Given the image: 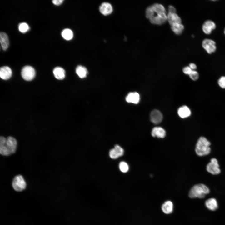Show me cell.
<instances>
[{"instance_id": "cell-3", "label": "cell", "mask_w": 225, "mask_h": 225, "mask_svg": "<svg viewBox=\"0 0 225 225\" xmlns=\"http://www.w3.org/2000/svg\"><path fill=\"white\" fill-rule=\"evenodd\" d=\"M209 192V189L206 185L203 184H198L195 185L191 188L188 195L189 197L192 198H203Z\"/></svg>"}, {"instance_id": "cell-35", "label": "cell", "mask_w": 225, "mask_h": 225, "mask_svg": "<svg viewBox=\"0 0 225 225\" xmlns=\"http://www.w3.org/2000/svg\"><path fill=\"white\" fill-rule=\"evenodd\" d=\"M224 35H225V29H224Z\"/></svg>"}, {"instance_id": "cell-1", "label": "cell", "mask_w": 225, "mask_h": 225, "mask_svg": "<svg viewBox=\"0 0 225 225\" xmlns=\"http://www.w3.org/2000/svg\"><path fill=\"white\" fill-rule=\"evenodd\" d=\"M17 145L16 139L12 136L6 138H0V153L3 156H8L15 152Z\"/></svg>"}, {"instance_id": "cell-5", "label": "cell", "mask_w": 225, "mask_h": 225, "mask_svg": "<svg viewBox=\"0 0 225 225\" xmlns=\"http://www.w3.org/2000/svg\"><path fill=\"white\" fill-rule=\"evenodd\" d=\"M202 45L203 48L209 54L214 52L216 50L215 42L212 39L206 38L203 40Z\"/></svg>"}, {"instance_id": "cell-18", "label": "cell", "mask_w": 225, "mask_h": 225, "mask_svg": "<svg viewBox=\"0 0 225 225\" xmlns=\"http://www.w3.org/2000/svg\"><path fill=\"white\" fill-rule=\"evenodd\" d=\"M0 42L2 49L6 50L8 47L9 41L8 36L5 33L3 32H0Z\"/></svg>"}, {"instance_id": "cell-6", "label": "cell", "mask_w": 225, "mask_h": 225, "mask_svg": "<svg viewBox=\"0 0 225 225\" xmlns=\"http://www.w3.org/2000/svg\"><path fill=\"white\" fill-rule=\"evenodd\" d=\"M21 75L25 80L31 81L34 78L35 76V71L32 67L30 66H26L22 68Z\"/></svg>"}, {"instance_id": "cell-27", "label": "cell", "mask_w": 225, "mask_h": 225, "mask_svg": "<svg viewBox=\"0 0 225 225\" xmlns=\"http://www.w3.org/2000/svg\"><path fill=\"white\" fill-rule=\"evenodd\" d=\"M120 170L122 172L126 173L129 170V166L128 164L125 162L122 161L120 162L119 165Z\"/></svg>"}, {"instance_id": "cell-32", "label": "cell", "mask_w": 225, "mask_h": 225, "mask_svg": "<svg viewBox=\"0 0 225 225\" xmlns=\"http://www.w3.org/2000/svg\"><path fill=\"white\" fill-rule=\"evenodd\" d=\"M168 12L176 13L175 8L173 6L170 5L168 6Z\"/></svg>"}, {"instance_id": "cell-34", "label": "cell", "mask_w": 225, "mask_h": 225, "mask_svg": "<svg viewBox=\"0 0 225 225\" xmlns=\"http://www.w3.org/2000/svg\"><path fill=\"white\" fill-rule=\"evenodd\" d=\"M189 66L192 70H195L197 68L196 65L193 63H190Z\"/></svg>"}, {"instance_id": "cell-4", "label": "cell", "mask_w": 225, "mask_h": 225, "mask_svg": "<svg viewBox=\"0 0 225 225\" xmlns=\"http://www.w3.org/2000/svg\"><path fill=\"white\" fill-rule=\"evenodd\" d=\"M12 185L15 190L20 192L25 188L26 184L23 177L21 175H18L13 178Z\"/></svg>"}, {"instance_id": "cell-17", "label": "cell", "mask_w": 225, "mask_h": 225, "mask_svg": "<svg viewBox=\"0 0 225 225\" xmlns=\"http://www.w3.org/2000/svg\"><path fill=\"white\" fill-rule=\"evenodd\" d=\"M151 134L153 137L163 138L166 135V132L164 129L161 127H154L151 132Z\"/></svg>"}, {"instance_id": "cell-30", "label": "cell", "mask_w": 225, "mask_h": 225, "mask_svg": "<svg viewBox=\"0 0 225 225\" xmlns=\"http://www.w3.org/2000/svg\"><path fill=\"white\" fill-rule=\"evenodd\" d=\"M218 83L221 88L225 89V76H223L220 77L218 80Z\"/></svg>"}, {"instance_id": "cell-24", "label": "cell", "mask_w": 225, "mask_h": 225, "mask_svg": "<svg viewBox=\"0 0 225 225\" xmlns=\"http://www.w3.org/2000/svg\"><path fill=\"white\" fill-rule=\"evenodd\" d=\"M152 6L154 12V15L156 14L166 13L165 8L163 5L156 3Z\"/></svg>"}, {"instance_id": "cell-8", "label": "cell", "mask_w": 225, "mask_h": 225, "mask_svg": "<svg viewBox=\"0 0 225 225\" xmlns=\"http://www.w3.org/2000/svg\"><path fill=\"white\" fill-rule=\"evenodd\" d=\"M149 20L150 22L153 24L161 25L167 20V15L166 13L156 14Z\"/></svg>"}, {"instance_id": "cell-29", "label": "cell", "mask_w": 225, "mask_h": 225, "mask_svg": "<svg viewBox=\"0 0 225 225\" xmlns=\"http://www.w3.org/2000/svg\"><path fill=\"white\" fill-rule=\"evenodd\" d=\"M190 78L192 80L196 81L198 79L199 77L198 73L196 70H192L189 75Z\"/></svg>"}, {"instance_id": "cell-28", "label": "cell", "mask_w": 225, "mask_h": 225, "mask_svg": "<svg viewBox=\"0 0 225 225\" xmlns=\"http://www.w3.org/2000/svg\"><path fill=\"white\" fill-rule=\"evenodd\" d=\"M29 29L28 25L25 22L21 23L19 25V30L22 32H26L29 30Z\"/></svg>"}, {"instance_id": "cell-21", "label": "cell", "mask_w": 225, "mask_h": 225, "mask_svg": "<svg viewBox=\"0 0 225 225\" xmlns=\"http://www.w3.org/2000/svg\"><path fill=\"white\" fill-rule=\"evenodd\" d=\"M53 73L55 77L59 80H62L65 77V72L64 70L60 67H56L53 70Z\"/></svg>"}, {"instance_id": "cell-33", "label": "cell", "mask_w": 225, "mask_h": 225, "mask_svg": "<svg viewBox=\"0 0 225 225\" xmlns=\"http://www.w3.org/2000/svg\"><path fill=\"white\" fill-rule=\"evenodd\" d=\"M63 1V0H54L52 1V2L54 5H61Z\"/></svg>"}, {"instance_id": "cell-25", "label": "cell", "mask_w": 225, "mask_h": 225, "mask_svg": "<svg viewBox=\"0 0 225 225\" xmlns=\"http://www.w3.org/2000/svg\"><path fill=\"white\" fill-rule=\"evenodd\" d=\"M61 35L63 38L67 40L72 39L73 37L72 31L68 28H66L63 30L62 32Z\"/></svg>"}, {"instance_id": "cell-9", "label": "cell", "mask_w": 225, "mask_h": 225, "mask_svg": "<svg viewBox=\"0 0 225 225\" xmlns=\"http://www.w3.org/2000/svg\"><path fill=\"white\" fill-rule=\"evenodd\" d=\"M216 28L215 23L212 21L208 20L203 23L202 26L203 32L206 34H210Z\"/></svg>"}, {"instance_id": "cell-2", "label": "cell", "mask_w": 225, "mask_h": 225, "mask_svg": "<svg viewBox=\"0 0 225 225\" xmlns=\"http://www.w3.org/2000/svg\"><path fill=\"white\" fill-rule=\"evenodd\" d=\"M210 142L205 137H200L196 145L195 151L196 154L200 156L208 154L210 152Z\"/></svg>"}, {"instance_id": "cell-19", "label": "cell", "mask_w": 225, "mask_h": 225, "mask_svg": "<svg viewBox=\"0 0 225 225\" xmlns=\"http://www.w3.org/2000/svg\"><path fill=\"white\" fill-rule=\"evenodd\" d=\"M205 204L207 208L211 210H216L218 208V202L214 198H210L207 200Z\"/></svg>"}, {"instance_id": "cell-26", "label": "cell", "mask_w": 225, "mask_h": 225, "mask_svg": "<svg viewBox=\"0 0 225 225\" xmlns=\"http://www.w3.org/2000/svg\"><path fill=\"white\" fill-rule=\"evenodd\" d=\"M154 12L152 5L149 6L146 9L145 11L146 17L149 19L154 16Z\"/></svg>"}, {"instance_id": "cell-31", "label": "cell", "mask_w": 225, "mask_h": 225, "mask_svg": "<svg viewBox=\"0 0 225 225\" xmlns=\"http://www.w3.org/2000/svg\"><path fill=\"white\" fill-rule=\"evenodd\" d=\"M192 71V70L189 66L185 67L183 68L182 69L183 72L184 73L188 75L191 73Z\"/></svg>"}, {"instance_id": "cell-13", "label": "cell", "mask_w": 225, "mask_h": 225, "mask_svg": "<svg viewBox=\"0 0 225 225\" xmlns=\"http://www.w3.org/2000/svg\"><path fill=\"white\" fill-rule=\"evenodd\" d=\"M140 100V95L138 92H130L126 98V100L127 102L135 104L139 103Z\"/></svg>"}, {"instance_id": "cell-14", "label": "cell", "mask_w": 225, "mask_h": 225, "mask_svg": "<svg viewBox=\"0 0 225 225\" xmlns=\"http://www.w3.org/2000/svg\"><path fill=\"white\" fill-rule=\"evenodd\" d=\"M12 74V71L9 67L4 66L1 68L0 76L2 79L4 80L9 79L11 78Z\"/></svg>"}, {"instance_id": "cell-23", "label": "cell", "mask_w": 225, "mask_h": 225, "mask_svg": "<svg viewBox=\"0 0 225 225\" xmlns=\"http://www.w3.org/2000/svg\"><path fill=\"white\" fill-rule=\"evenodd\" d=\"M173 32L176 34L179 35L182 34L184 29V26L182 23H176L171 26Z\"/></svg>"}, {"instance_id": "cell-22", "label": "cell", "mask_w": 225, "mask_h": 225, "mask_svg": "<svg viewBox=\"0 0 225 225\" xmlns=\"http://www.w3.org/2000/svg\"><path fill=\"white\" fill-rule=\"evenodd\" d=\"M76 72L78 76L82 78H85L88 72L86 68L82 65H79L77 67Z\"/></svg>"}, {"instance_id": "cell-15", "label": "cell", "mask_w": 225, "mask_h": 225, "mask_svg": "<svg viewBox=\"0 0 225 225\" xmlns=\"http://www.w3.org/2000/svg\"><path fill=\"white\" fill-rule=\"evenodd\" d=\"M167 17V20L171 26L176 23H181V18L176 13L168 12Z\"/></svg>"}, {"instance_id": "cell-7", "label": "cell", "mask_w": 225, "mask_h": 225, "mask_svg": "<svg viewBox=\"0 0 225 225\" xmlns=\"http://www.w3.org/2000/svg\"><path fill=\"white\" fill-rule=\"evenodd\" d=\"M206 169L208 172L212 174H219L221 170L217 159L214 158L211 159L210 162L207 165Z\"/></svg>"}, {"instance_id": "cell-11", "label": "cell", "mask_w": 225, "mask_h": 225, "mask_svg": "<svg viewBox=\"0 0 225 225\" xmlns=\"http://www.w3.org/2000/svg\"><path fill=\"white\" fill-rule=\"evenodd\" d=\"M151 121L154 124H157L161 122L163 118L161 112L158 110L155 109L152 110L150 114Z\"/></svg>"}, {"instance_id": "cell-10", "label": "cell", "mask_w": 225, "mask_h": 225, "mask_svg": "<svg viewBox=\"0 0 225 225\" xmlns=\"http://www.w3.org/2000/svg\"><path fill=\"white\" fill-rule=\"evenodd\" d=\"M123 149L118 145L115 146L114 148L111 149L109 152L110 157L112 159H116L122 156L124 154Z\"/></svg>"}, {"instance_id": "cell-12", "label": "cell", "mask_w": 225, "mask_h": 225, "mask_svg": "<svg viewBox=\"0 0 225 225\" xmlns=\"http://www.w3.org/2000/svg\"><path fill=\"white\" fill-rule=\"evenodd\" d=\"M99 9L100 12L104 15H109L113 11L112 6L107 2L102 3L100 6Z\"/></svg>"}, {"instance_id": "cell-16", "label": "cell", "mask_w": 225, "mask_h": 225, "mask_svg": "<svg viewBox=\"0 0 225 225\" xmlns=\"http://www.w3.org/2000/svg\"><path fill=\"white\" fill-rule=\"evenodd\" d=\"M178 113L180 117L185 118L190 116L191 114V111L188 106L184 105L179 108Z\"/></svg>"}, {"instance_id": "cell-20", "label": "cell", "mask_w": 225, "mask_h": 225, "mask_svg": "<svg viewBox=\"0 0 225 225\" xmlns=\"http://www.w3.org/2000/svg\"><path fill=\"white\" fill-rule=\"evenodd\" d=\"M161 208L162 211L164 213L166 214H170L173 211V203L170 201H167L162 205Z\"/></svg>"}]
</instances>
